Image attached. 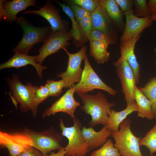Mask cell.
<instances>
[{"mask_svg": "<svg viewBox=\"0 0 156 156\" xmlns=\"http://www.w3.org/2000/svg\"><path fill=\"white\" fill-rule=\"evenodd\" d=\"M78 95L83 104L80 108L91 116V120L88 123L90 127L98 125H106L111 108L115 106V103L109 102L104 94L100 92L94 95L86 93Z\"/></svg>", "mask_w": 156, "mask_h": 156, "instance_id": "obj_1", "label": "cell"}, {"mask_svg": "<svg viewBox=\"0 0 156 156\" xmlns=\"http://www.w3.org/2000/svg\"><path fill=\"white\" fill-rule=\"evenodd\" d=\"M15 22L23 29L24 33L21 40L12 50L14 53L28 55L35 44L43 42L52 31L51 26L37 27L22 16L18 17Z\"/></svg>", "mask_w": 156, "mask_h": 156, "instance_id": "obj_2", "label": "cell"}, {"mask_svg": "<svg viewBox=\"0 0 156 156\" xmlns=\"http://www.w3.org/2000/svg\"><path fill=\"white\" fill-rule=\"evenodd\" d=\"M73 120V125L70 127L65 126L62 118L60 120L61 134L68 141L67 145L64 147L66 151L65 156H84L90 151L82 133L83 125L76 117Z\"/></svg>", "mask_w": 156, "mask_h": 156, "instance_id": "obj_3", "label": "cell"}, {"mask_svg": "<svg viewBox=\"0 0 156 156\" xmlns=\"http://www.w3.org/2000/svg\"><path fill=\"white\" fill-rule=\"evenodd\" d=\"M131 124L130 120H125L120 124L118 131L112 132L114 146L118 149L121 156H143L139 145L141 138L133 134L131 129Z\"/></svg>", "mask_w": 156, "mask_h": 156, "instance_id": "obj_4", "label": "cell"}, {"mask_svg": "<svg viewBox=\"0 0 156 156\" xmlns=\"http://www.w3.org/2000/svg\"><path fill=\"white\" fill-rule=\"evenodd\" d=\"M8 83L12 94V100L20 103L21 111L25 112L31 111L34 117L35 93L38 87L33 85L30 82L23 84L16 75H13L11 78L9 79Z\"/></svg>", "mask_w": 156, "mask_h": 156, "instance_id": "obj_5", "label": "cell"}, {"mask_svg": "<svg viewBox=\"0 0 156 156\" xmlns=\"http://www.w3.org/2000/svg\"><path fill=\"white\" fill-rule=\"evenodd\" d=\"M31 140L32 146L43 155L62 148L61 143L63 137L53 127L46 130L37 132L26 128L23 132Z\"/></svg>", "mask_w": 156, "mask_h": 156, "instance_id": "obj_6", "label": "cell"}, {"mask_svg": "<svg viewBox=\"0 0 156 156\" xmlns=\"http://www.w3.org/2000/svg\"><path fill=\"white\" fill-rule=\"evenodd\" d=\"M84 60V66L81 79L79 83L73 86L75 93L78 95L99 89L108 92L110 95H116L117 91L103 82L94 70L89 61L87 54Z\"/></svg>", "mask_w": 156, "mask_h": 156, "instance_id": "obj_7", "label": "cell"}, {"mask_svg": "<svg viewBox=\"0 0 156 156\" xmlns=\"http://www.w3.org/2000/svg\"><path fill=\"white\" fill-rule=\"evenodd\" d=\"M87 49V46L84 45L74 53H70L66 48L63 49L68 56V66L65 71L57 74V76L64 80L66 84L65 88H69L75 83L80 82L83 70L81 67V64L86 54Z\"/></svg>", "mask_w": 156, "mask_h": 156, "instance_id": "obj_8", "label": "cell"}, {"mask_svg": "<svg viewBox=\"0 0 156 156\" xmlns=\"http://www.w3.org/2000/svg\"><path fill=\"white\" fill-rule=\"evenodd\" d=\"M72 40L70 31H52L39 49V54L37 55L36 62L41 64L48 56L57 52L61 49L67 47L70 44L69 41Z\"/></svg>", "mask_w": 156, "mask_h": 156, "instance_id": "obj_9", "label": "cell"}, {"mask_svg": "<svg viewBox=\"0 0 156 156\" xmlns=\"http://www.w3.org/2000/svg\"><path fill=\"white\" fill-rule=\"evenodd\" d=\"M91 16L92 29L103 32L109 39L111 45L116 44L118 38V31L104 8L99 3L91 13Z\"/></svg>", "mask_w": 156, "mask_h": 156, "instance_id": "obj_10", "label": "cell"}, {"mask_svg": "<svg viewBox=\"0 0 156 156\" xmlns=\"http://www.w3.org/2000/svg\"><path fill=\"white\" fill-rule=\"evenodd\" d=\"M39 8V9L37 10L25 11L22 13L37 14L44 18L50 23L53 32L68 31L69 22L62 18L60 15L61 10L54 5L51 1L47 0L42 7Z\"/></svg>", "mask_w": 156, "mask_h": 156, "instance_id": "obj_11", "label": "cell"}, {"mask_svg": "<svg viewBox=\"0 0 156 156\" xmlns=\"http://www.w3.org/2000/svg\"><path fill=\"white\" fill-rule=\"evenodd\" d=\"M0 145L6 148L10 156H17L31 146V141L29 137L23 133H9L0 131Z\"/></svg>", "mask_w": 156, "mask_h": 156, "instance_id": "obj_12", "label": "cell"}, {"mask_svg": "<svg viewBox=\"0 0 156 156\" xmlns=\"http://www.w3.org/2000/svg\"><path fill=\"white\" fill-rule=\"evenodd\" d=\"M126 22L120 37V44L139 35L150 27L153 21L150 18H140L134 14L133 9L124 12Z\"/></svg>", "mask_w": 156, "mask_h": 156, "instance_id": "obj_13", "label": "cell"}, {"mask_svg": "<svg viewBox=\"0 0 156 156\" xmlns=\"http://www.w3.org/2000/svg\"><path fill=\"white\" fill-rule=\"evenodd\" d=\"M118 76L122 84L127 106L135 102V90L137 86L133 70L128 62L123 61L115 66Z\"/></svg>", "mask_w": 156, "mask_h": 156, "instance_id": "obj_14", "label": "cell"}, {"mask_svg": "<svg viewBox=\"0 0 156 156\" xmlns=\"http://www.w3.org/2000/svg\"><path fill=\"white\" fill-rule=\"evenodd\" d=\"M75 90L73 86L70 87L65 94L46 109L42 114L43 118L55 114L62 112L68 114L73 118L75 117L74 113L80 105L74 99Z\"/></svg>", "mask_w": 156, "mask_h": 156, "instance_id": "obj_15", "label": "cell"}, {"mask_svg": "<svg viewBox=\"0 0 156 156\" xmlns=\"http://www.w3.org/2000/svg\"><path fill=\"white\" fill-rule=\"evenodd\" d=\"M36 0H0V20L6 22H15L16 15L20 12L25 10L30 6L39 7Z\"/></svg>", "mask_w": 156, "mask_h": 156, "instance_id": "obj_16", "label": "cell"}, {"mask_svg": "<svg viewBox=\"0 0 156 156\" xmlns=\"http://www.w3.org/2000/svg\"><path fill=\"white\" fill-rule=\"evenodd\" d=\"M141 34L139 35L120 44L121 56L118 60L113 64L115 66L124 60L127 61L131 67L134 74L136 84H139L140 77V66L134 53V48Z\"/></svg>", "mask_w": 156, "mask_h": 156, "instance_id": "obj_17", "label": "cell"}, {"mask_svg": "<svg viewBox=\"0 0 156 156\" xmlns=\"http://www.w3.org/2000/svg\"><path fill=\"white\" fill-rule=\"evenodd\" d=\"M37 57V55L31 56L21 53H15L8 61L0 64V70L12 68H17L30 64L35 68L38 76L42 79L43 71L47 67L36 62Z\"/></svg>", "mask_w": 156, "mask_h": 156, "instance_id": "obj_18", "label": "cell"}, {"mask_svg": "<svg viewBox=\"0 0 156 156\" xmlns=\"http://www.w3.org/2000/svg\"><path fill=\"white\" fill-rule=\"evenodd\" d=\"M112 133L107 125L103 126L98 131L91 127L88 128L83 127L82 130V135L90 151L103 145L112 136Z\"/></svg>", "mask_w": 156, "mask_h": 156, "instance_id": "obj_19", "label": "cell"}, {"mask_svg": "<svg viewBox=\"0 0 156 156\" xmlns=\"http://www.w3.org/2000/svg\"><path fill=\"white\" fill-rule=\"evenodd\" d=\"M112 21L118 32L123 31L125 25L124 12L120 9L115 0H98Z\"/></svg>", "mask_w": 156, "mask_h": 156, "instance_id": "obj_20", "label": "cell"}, {"mask_svg": "<svg viewBox=\"0 0 156 156\" xmlns=\"http://www.w3.org/2000/svg\"><path fill=\"white\" fill-rule=\"evenodd\" d=\"M136 111H137V107L135 102L127 106L125 109L120 112L112 109L106 125L107 128L112 132L118 131L122 122L128 115Z\"/></svg>", "mask_w": 156, "mask_h": 156, "instance_id": "obj_21", "label": "cell"}, {"mask_svg": "<svg viewBox=\"0 0 156 156\" xmlns=\"http://www.w3.org/2000/svg\"><path fill=\"white\" fill-rule=\"evenodd\" d=\"M135 100L137 107L138 117L146 118L150 120L154 119V113L151 101L137 86L135 90Z\"/></svg>", "mask_w": 156, "mask_h": 156, "instance_id": "obj_22", "label": "cell"}, {"mask_svg": "<svg viewBox=\"0 0 156 156\" xmlns=\"http://www.w3.org/2000/svg\"><path fill=\"white\" fill-rule=\"evenodd\" d=\"M90 43L89 53L98 64H104L108 62L109 53L108 47L104 43L96 40H89Z\"/></svg>", "mask_w": 156, "mask_h": 156, "instance_id": "obj_23", "label": "cell"}, {"mask_svg": "<svg viewBox=\"0 0 156 156\" xmlns=\"http://www.w3.org/2000/svg\"><path fill=\"white\" fill-rule=\"evenodd\" d=\"M57 3L62 8L63 11L69 17L72 22V27L70 31L72 35V41L74 45L77 48L84 46L82 43L77 21L69 5H67L65 3H62L59 1Z\"/></svg>", "mask_w": 156, "mask_h": 156, "instance_id": "obj_24", "label": "cell"}, {"mask_svg": "<svg viewBox=\"0 0 156 156\" xmlns=\"http://www.w3.org/2000/svg\"><path fill=\"white\" fill-rule=\"evenodd\" d=\"M139 88L151 101L156 120V76L151 78L144 87Z\"/></svg>", "mask_w": 156, "mask_h": 156, "instance_id": "obj_25", "label": "cell"}, {"mask_svg": "<svg viewBox=\"0 0 156 156\" xmlns=\"http://www.w3.org/2000/svg\"><path fill=\"white\" fill-rule=\"evenodd\" d=\"M90 156H121L112 140L108 139L99 149L92 152Z\"/></svg>", "mask_w": 156, "mask_h": 156, "instance_id": "obj_26", "label": "cell"}, {"mask_svg": "<svg viewBox=\"0 0 156 156\" xmlns=\"http://www.w3.org/2000/svg\"><path fill=\"white\" fill-rule=\"evenodd\" d=\"M139 145L145 146L148 148L151 156H153L156 152V123L145 135L141 138Z\"/></svg>", "mask_w": 156, "mask_h": 156, "instance_id": "obj_27", "label": "cell"}, {"mask_svg": "<svg viewBox=\"0 0 156 156\" xmlns=\"http://www.w3.org/2000/svg\"><path fill=\"white\" fill-rule=\"evenodd\" d=\"M81 35L83 46L88 40V38L92 29L91 15L80 19L76 20Z\"/></svg>", "mask_w": 156, "mask_h": 156, "instance_id": "obj_28", "label": "cell"}, {"mask_svg": "<svg viewBox=\"0 0 156 156\" xmlns=\"http://www.w3.org/2000/svg\"><path fill=\"white\" fill-rule=\"evenodd\" d=\"M48 88L50 96H58L62 92V89L65 88L66 83L64 79L55 81L49 80L46 81L45 85Z\"/></svg>", "mask_w": 156, "mask_h": 156, "instance_id": "obj_29", "label": "cell"}, {"mask_svg": "<svg viewBox=\"0 0 156 156\" xmlns=\"http://www.w3.org/2000/svg\"><path fill=\"white\" fill-rule=\"evenodd\" d=\"M134 14L140 18H151L146 0H134Z\"/></svg>", "mask_w": 156, "mask_h": 156, "instance_id": "obj_30", "label": "cell"}, {"mask_svg": "<svg viewBox=\"0 0 156 156\" xmlns=\"http://www.w3.org/2000/svg\"><path fill=\"white\" fill-rule=\"evenodd\" d=\"M49 96V89L46 86H41L36 89L35 95L34 117H36L38 105Z\"/></svg>", "mask_w": 156, "mask_h": 156, "instance_id": "obj_31", "label": "cell"}, {"mask_svg": "<svg viewBox=\"0 0 156 156\" xmlns=\"http://www.w3.org/2000/svg\"><path fill=\"white\" fill-rule=\"evenodd\" d=\"M68 4L76 5L92 12L99 4L98 0H70L66 1Z\"/></svg>", "mask_w": 156, "mask_h": 156, "instance_id": "obj_32", "label": "cell"}, {"mask_svg": "<svg viewBox=\"0 0 156 156\" xmlns=\"http://www.w3.org/2000/svg\"><path fill=\"white\" fill-rule=\"evenodd\" d=\"M89 40H96L104 43L107 47L111 45L108 38L102 32L92 29L88 38Z\"/></svg>", "mask_w": 156, "mask_h": 156, "instance_id": "obj_33", "label": "cell"}, {"mask_svg": "<svg viewBox=\"0 0 156 156\" xmlns=\"http://www.w3.org/2000/svg\"><path fill=\"white\" fill-rule=\"evenodd\" d=\"M69 6L76 20L80 19L91 15V13L90 12L79 6L70 5Z\"/></svg>", "mask_w": 156, "mask_h": 156, "instance_id": "obj_34", "label": "cell"}, {"mask_svg": "<svg viewBox=\"0 0 156 156\" xmlns=\"http://www.w3.org/2000/svg\"><path fill=\"white\" fill-rule=\"evenodd\" d=\"M121 10L124 13L133 10V0H115Z\"/></svg>", "mask_w": 156, "mask_h": 156, "instance_id": "obj_35", "label": "cell"}, {"mask_svg": "<svg viewBox=\"0 0 156 156\" xmlns=\"http://www.w3.org/2000/svg\"><path fill=\"white\" fill-rule=\"evenodd\" d=\"M42 155L40 151L31 146L17 156H42Z\"/></svg>", "mask_w": 156, "mask_h": 156, "instance_id": "obj_36", "label": "cell"}, {"mask_svg": "<svg viewBox=\"0 0 156 156\" xmlns=\"http://www.w3.org/2000/svg\"><path fill=\"white\" fill-rule=\"evenodd\" d=\"M147 4L151 16L156 14V0H149Z\"/></svg>", "mask_w": 156, "mask_h": 156, "instance_id": "obj_37", "label": "cell"}, {"mask_svg": "<svg viewBox=\"0 0 156 156\" xmlns=\"http://www.w3.org/2000/svg\"><path fill=\"white\" fill-rule=\"evenodd\" d=\"M66 153V151L64 147L58 150L56 153L54 152H51L50 155L46 154L42 155V156H65Z\"/></svg>", "mask_w": 156, "mask_h": 156, "instance_id": "obj_38", "label": "cell"}, {"mask_svg": "<svg viewBox=\"0 0 156 156\" xmlns=\"http://www.w3.org/2000/svg\"><path fill=\"white\" fill-rule=\"evenodd\" d=\"M150 18L153 21H156V14L151 16Z\"/></svg>", "mask_w": 156, "mask_h": 156, "instance_id": "obj_39", "label": "cell"}, {"mask_svg": "<svg viewBox=\"0 0 156 156\" xmlns=\"http://www.w3.org/2000/svg\"><path fill=\"white\" fill-rule=\"evenodd\" d=\"M154 52L156 53V47H155L154 49ZM155 65L156 66V61H155Z\"/></svg>", "mask_w": 156, "mask_h": 156, "instance_id": "obj_40", "label": "cell"}, {"mask_svg": "<svg viewBox=\"0 0 156 156\" xmlns=\"http://www.w3.org/2000/svg\"><path fill=\"white\" fill-rule=\"evenodd\" d=\"M155 33H156V28L155 29Z\"/></svg>", "mask_w": 156, "mask_h": 156, "instance_id": "obj_41", "label": "cell"}, {"mask_svg": "<svg viewBox=\"0 0 156 156\" xmlns=\"http://www.w3.org/2000/svg\"></svg>", "mask_w": 156, "mask_h": 156, "instance_id": "obj_42", "label": "cell"}]
</instances>
